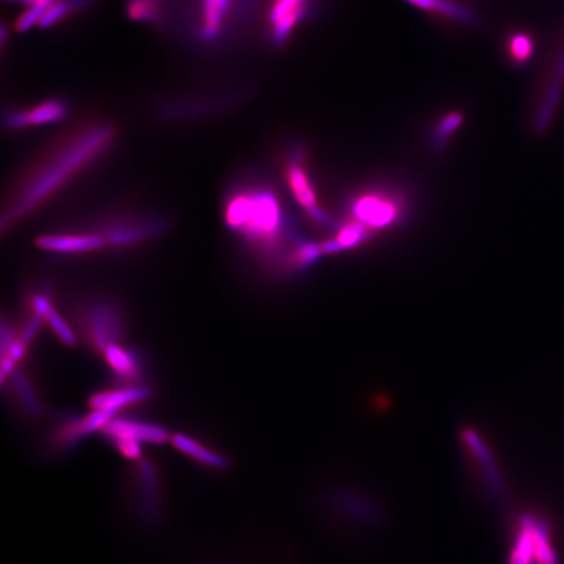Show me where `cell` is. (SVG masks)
Returning <instances> with one entry per match:
<instances>
[{"instance_id":"22","label":"cell","mask_w":564,"mask_h":564,"mask_svg":"<svg viewBox=\"0 0 564 564\" xmlns=\"http://www.w3.org/2000/svg\"><path fill=\"white\" fill-rule=\"evenodd\" d=\"M91 3L92 0H56L54 5L44 15L38 26L40 28L54 26L56 24L67 19L70 15L85 10Z\"/></svg>"},{"instance_id":"10","label":"cell","mask_w":564,"mask_h":564,"mask_svg":"<svg viewBox=\"0 0 564 564\" xmlns=\"http://www.w3.org/2000/svg\"><path fill=\"white\" fill-rule=\"evenodd\" d=\"M136 511L147 525H156L161 518V489L159 473L152 462L139 460L135 472Z\"/></svg>"},{"instance_id":"28","label":"cell","mask_w":564,"mask_h":564,"mask_svg":"<svg viewBox=\"0 0 564 564\" xmlns=\"http://www.w3.org/2000/svg\"><path fill=\"white\" fill-rule=\"evenodd\" d=\"M7 2L15 3V5H26V7H32L37 0H7Z\"/></svg>"},{"instance_id":"2","label":"cell","mask_w":564,"mask_h":564,"mask_svg":"<svg viewBox=\"0 0 564 564\" xmlns=\"http://www.w3.org/2000/svg\"><path fill=\"white\" fill-rule=\"evenodd\" d=\"M225 227L261 259H271L287 242V216L277 192L258 182L231 186L222 200Z\"/></svg>"},{"instance_id":"11","label":"cell","mask_w":564,"mask_h":564,"mask_svg":"<svg viewBox=\"0 0 564 564\" xmlns=\"http://www.w3.org/2000/svg\"><path fill=\"white\" fill-rule=\"evenodd\" d=\"M313 0H272L268 11V26L271 41L282 46L290 40L299 24L305 22Z\"/></svg>"},{"instance_id":"14","label":"cell","mask_w":564,"mask_h":564,"mask_svg":"<svg viewBox=\"0 0 564 564\" xmlns=\"http://www.w3.org/2000/svg\"><path fill=\"white\" fill-rule=\"evenodd\" d=\"M355 218L370 229H383L399 218L396 203L382 195H366L357 199L353 207Z\"/></svg>"},{"instance_id":"16","label":"cell","mask_w":564,"mask_h":564,"mask_svg":"<svg viewBox=\"0 0 564 564\" xmlns=\"http://www.w3.org/2000/svg\"><path fill=\"white\" fill-rule=\"evenodd\" d=\"M7 382L10 383L12 397L24 414L31 418L40 417L44 412V404L33 385L32 379L20 367H17L2 384Z\"/></svg>"},{"instance_id":"18","label":"cell","mask_w":564,"mask_h":564,"mask_svg":"<svg viewBox=\"0 0 564 564\" xmlns=\"http://www.w3.org/2000/svg\"><path fill=\"white\" fill-rule=\"evenodd\" d=\"M233 0H201L200 35L204 41L218 40L224 31Z\"/></svg>"},{"instance_id":"8","label":"cell","mask_w":564,"mask_h":564,"mask_svg":"<svg viewBox=\"0 0 564 564\" xmlns=\"http://www.w3.org/2000/svg\"><path fill=\"white\" fill-rule=\"evenodd\" d=\"M462 442L477 469L478 480L486 497L494 503L503 504L509 497V490L488 442L474 429L462 430Z\"/></svg>"},{"instance_id":"21","label":"cell","mask_w":564,"mask_h":564,"mask_svg":"<svg viewBox=\"0 0 564 564\" xmlns=\"http://www.w3.org/2000/svg\"><path fill=\"white\" fill-rule=\"evenodd\" d=\"M166 0H129L127 15L138 23L159 24L165 15Z\"/></svg>"},{"instance_id":"17","label":"cell","mask_w":564,"mask_h":564,"mask_svg":"<svg viewBox=\"0 0 564 564\" xmlns=\"http://www.w3.org/2000/svg\"><path fill=\"white\" fill-rule=\"evenodd\" d=\"M170 441L175 450L180 451V453L190 457V459L194 460V462L203 465V467L216 469V471H225L230 465L227 456L210 450V448L201 444L200 442L195 441L191 436L175 434L171 436Z\"/></svg>"},{"instance_id":"9","label":"cell","mask_w":564,"mask_h":564,"mask_svg":"<svg viewBox=\"0 0 564 564\" xmlns=\"http://www.w3.org/2000/svg\"><path fill=\"white\" fill-rule=\"evenodd\" d=\"M304 157L301 148H294L287 156V162H285V180H287V187L292 191L293 198L298 201L299 206L305 208L306 212L315 221L328 225L331 219L326 215L325 210L317 206L314 187L311 185L307 171H306Z\"/></svg>"},{"instance_id":"5","label":"cell","mask_w":564,"mask_h":564,"mask_svg":"<svg viewBox=\"0 0 564 564\" xmlns=\"http://www.w3.org/2000/svg\"><path fill=\"white\" fill-rule=\"evenodd\" d=\"M509 564H559L545 519L522 513L513 534Z\"/></svg>"},{"instance_id":"27","label":"cell","mask_w":564,"mask_h":564,"mask_svg":"<svg viewBox=\"0 0 564 564\" xmlns=\"http://www.w3.org/2000/svg\"><path fill=\"white\" fill-rule=\"evenodd\" d=\"M406 2H408L409 5H414L418 10L438 14L442 0H406Z\"/></svg>"},{"instance_id":"15","label":"cell","mask_w":564,"mask_h":564,"mask_svg":"<svg viewBox=\"0 0 564 564\" xmlns=\"http://www.w3.org/2000/svg\"><path fill=\"white\" fill-rule=\"evenodd\" d=\"M102 357L117 379L124 385L141 384L142 366L135 350L121 344H114L103 352Z\"/></svg>"},{"instance_id":"4","label":"cell","mask_w":564,"mask_h":564,"mask_svg":"<svg viewBox=\"0 0 564 564\" xmlns=\"http://www.w3.org/2000/svg\"><path fill=\"white\" fill-rule=\"evenodd\" d=\"M168 229L165 219L120 213L100 222L92 233L105 240L106 250H131L159 238Z\"/></svg>"},{"instance_id":"24","label":"cell","mask_w":564,"mask_h":564,"mask_svg":"<svg viewBox=\"0 0 564 564\" xmlns=\"http://www.w3.org/2000/svg\"><path fill=\"white\" fill-rule=\"evenodd\" d=\"M44 322L47 323L50 329L54 332L55 336L58 337L61 343L64 344L65 346L73 347L76 345L77 335L71 329V326H68V323L61 316V314L56 311L55 307H53L52 310L47 313L46 316H44Z\"/></svg>"},{"instance_id":"1","label":"cell","mask_w":564,"mask_h":564,"mask_svg":"<svg viewBox=\"0 0 564 564\" xmlns=\"http://www.w3.org/2000/svg\"><path fill=\"white\" fill-rule=\"evenodd\" d=\"M117 133L108 123L76 130L31 163L12 183L3 203V233L22 224L59 192L100 161L114 144Z\"/></svg>"},{"instance_id":"6","label":"cell","mask_w":564,"mask_h":564,"mask_svg":"<svg viewBox=\"0 0 564 564\" xmlns=\"http://www.w3.org/2000/svg\"><path fill=\"white\" fill-rule=\"evenodd\" d=\"M101 433L122 456L133 462L141 460L142 444H163L171 439L165 427L136 418L114 417Z\"/></svg>"},{"instance_id":"25","label":"cell","mask_w":564,"mask_h":564,"mask_svg":"<svg viewBox=\"0 0 564 564\" xmlns=\"http://www.w3.org/2000/svg\"><path fill=\"white\" fill-rule=\"evenodd\" d=\"M534 44L532 38L525 33H515L509 41V53L515 63H525L533 55Z\"/></svg>"},{"instance_id":"23","label":"cell","mask_w":564,"mask_h":564,"mask_svg":"<svg viewBox=\"0 0 564 564\" xmlns=\"http://www.w3.org/2000/svg\"><path fill=\"white\" fill-rule=\"evenodd\" d=\"M462 124V112H448L447 115L441 118L438 124L435 126L434 135H433V141H434L435 147H444L450 141L451 136L460 129Z\"/></svg>"},{"instance_id":"7","label":"cell","mask_w":564,"mask_h":564,"mask_svg":"<svg viewBox=\"0 0 564 564\" xmlns=\"http://www.w3.org/2000/svg\"><path fill=\"white\" fill-rule=\"evenodd\" d=\"M325 506L335 516L358 527H376L384 520L383 504L370 492L353 488L336 486L326 492Z\"/></svg>"},{"instance_id":"3","label":"cell","mask_w":564,"mask_h":564,"mask_svg":"<svg viewBox=\"0 0 564 564\" xmlns=\"http://www.w3.org/2000/svg\"><path fill=\"white\" fill-rule=\"evenodd\" d=\"M75 323L85 345L100 355L110 345L121 344L126 334V315L117 302L105 297L80 302L75 311Z\"/></svg>"},{"instance_id":"19","label":"cell","mask_w":564,"mask_h":564,"mask_svg":"<svg viewBox=\"0 0 564 564\" xmlns=\"http://www.w3.org/2000/svg\"><path fill=\"white\" fill-rule=\"evenodd\" d=\"M564 89V49L558 63L555 65L553 79L549 84L546 91L545 98H543L541 106L536 115V123L534 127L539 132H543L553 121L558 106H559L560 98H562Z\"/></svg>"},{"instance_id":"26","label":"cell","mask_w":564,"mask_h":564,"mask_svg":"<svg viewBox=\"0 0 564 564\" xmlns=\"http://www.w3.org/2000/svg\"><path fill=\"white\" fill-rule=\"evenodd\" d=\"M55 2L56 0H37L19 17L16 22V31L19 33L28 32L32 26L38 25L44 15Z\"/></svg>"},{"instance_id":"13","label":"cell","mask_w":564,"mask_h":564,"mask_svg":"<svg viewBox=\"0 0 564 564\" xmlns=\"http://www.w3.org/2000/svg\"><path fill=\"white\" fill-rule=\"evenodd\" d=\"M151 396H152V390L147 385H124V387L97 392L92 394L88 404L92 411H106L118 415V413L123 411L124 408L147 402Z\"/></svg>"},{"instance_id":"20","label":"cell","mask_w":564,"mask_h":564,"mask_svg":"<svg viewBox=\"0 0 564 564\" xmlns=\"http://www.w3.org/2000/svg\"><path fill=\"white\" fill-rule=\"evenodd\" d=\"M28 127L52 126L63 121L68 114V105L61 98H49L25 110Z\"/></svg>"},{"instance_id":"12","label":"cell","mask_w":564,"mask_h":564,"mask_svg":"<svg viewBox=\"0 0 564 564\" xmlns=\"http://www.w3.org/2000/svg\"><path fill=\"white\" fill-rule=\"evenodd\" d=\"M40 250L54 254L84 255L106 250L105 240L92 231L77 230L75 233L44 234L35 239Z\"/></svg>"}]
</instances>
